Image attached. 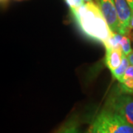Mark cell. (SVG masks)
I'll list each match as a JSON object with an SVG mask.
<instances>
[{"label":"cell","instance_id":"obj_6","mask_svg":"<svg viewBox=\"0 0 133 133\" xmlns=\"http://www.w3.org/2000/svg\"><path fill=\"white\" fill-rule=\"evenodd\" d=\"M122 58L123 52L121 49H106L105 63L111 71H113L120 66L122 62Z\"/></svg>","mask_w":133,"mask_h":133},{"label":"cell","instance_id":"obj_3","mask_svg":"<svg viewBox=\"0 0 133 133\" xmlns=\"http://www.w3.org/2000/svg\"><path fill=\"white\" fill-rule=\"evenodd\" d=\"M108 133H133V126L120 115L104 108L98 115Z\"/></svg>","mask_w":133,"mask_h":133},{"label":"cell","instance_id":"obj_9","mask_svg":"<svg viewBox=\"0 0 133 133\" xmlns=\"http://www.w3.org/2000/svg\"><path fill=\"white\" fill-rule=\"evenodd\" d=\"M123 35L118 33L112 32L109 38L106 41V42L104 44L106 49L109 48H114V49H121L120 42L122 38Z\"/></svg>","mask_w":133,"mask_h":133},{"label":"cell","instance_id":"obj_19","mask_svg":"<svg viewBox=\"0 0 133 133\" xmlns=\"http://www.w3.org/2000/svg\"><path fill=\"white\" fill-rule=\"evenodd\" d=\"M95 2L96 3H98V5H99V2H100V0H95Z\"/></svg>","mask_w":133,"mask_h":133},{"label":"cell","instance_id":"obj_8","mask_svg":"<svg viewBox=\"0 0 133 133\" xmlns=\"http://www.w3.org/2000/svg\"><path fill=\"white\" fill-rule=\"evenodd\" d=\"M57 133H79V123L76 117L67 121Z\"/></svg>","mask_w":133,"mask_h":133},{"label":"cell","instance_id":"obj_16","mask_svg":"<svg viewBox=\"0 0 133 133\" xmlns=\"http://www.w3.org/2000/svg\"><path fill=\"white\" fill-rule=\"evenodd\" d=\"M127 58H128V59H129V61L130 64L133 66V50H132V52H130L128 56H127Z\"/></svg>","mask_w":133,"mask_h":133},{"label":"cell","instance_id":"obj_17","mask_svg":"<svg viewBox=\"0 0 133 133\" xmlns=\"http://www.w3.org/2000/svg\"><path fill=\"white\" fill-rule=\"evenodd\" d=\"M127 2V3L129 5L130 8H131V10H132V14L133 13V0H126Z\"/></svg>","mask_w":133,"mask_h":133},{"label":"cell","instance_id":"obj_1","mask_svg":"<svg viewBox=\"0 0 133 133\" xmlns=\"http://www.w3.org/2000/svg\"><path fill=\"white\" fill-rule=\"evenodd\" d=\"M71 12L81 32L91 39L104 44L112 33L99 5L95 2H86Z\"/></svg>","mask_w":133,"mask_h":133},{"label":"cell","instance_id":"obj_14","mask_svg":"<svg viewBox=\"0 0 133 133\" xmlns=\"http://www.w3.org/2000/svg\"><path fill=\"white\" fill-rule=\"evenodd\" d=\"M126 36L129 37L130 38V40L133 42V13L132 14V16H131L130 22L129 24L128 30H127V33Z\"/></svg>","mask_w":133,"mask_h":133},{"label":"cell","instance_id":"obj_4","mask_svg":"<svg viewBox=\"0 0 133 133\" xmlns=\"http://www.w3.org/2000/svg\"><path fill=\"white\" fill-rule=\"evenodd\" d=\"M114 3L118 21V33L126 36L132 16V10L126 0H114Z\"/></svg>","mask_w":133,"mask_h":133},{"label":"cell","instance_id":"obj_12","mask_svg":"<svg viewBox=\"0 0 133 133\" xmlns=\"http://www.w3.org/2000/svg\"><path fill=\"white\" fill-rule=\"evenodd\" d=\"M91 133H108L107 129L105 128L104 125L102 123L101 120L98 116L96 118L95 121L92 124Z\"/></svg>","mask_w":133,"mask_h":133},{"label":"cell","instance_id":"obj_5","mask_svg":"<svg viewBox=\"0 0 133 133\" xmlns=\"http://www.w3.org/2000/svg\"><path fill=\"white\" fill-rule=\"evenodd\" d=\"M99 7L111 30L118 32V21L114 0H100Z\"/></svg>","mask_w":133,"mask_h":133},{"label":"cell","instance_id":"obj_15","mask_svg":"<svg viewBox=\"0 0 133 133\" xmlns=\"http://www.w3.org/2000/svg\"><path fill=\"white\" fill-rule=\"evenodd\" d=\"M124 78H130L133 80V66L132 65H129V67L127 68V70L125 72L124 74Z\"/></svg>","mask_w":133,"mask_h":133},{"label":"cell","instance_id":"obj_11","mask_svg":"<svg viewBox=\"0 0 133 133\" xmlns=\"http://www.w3.org/2000/svg\"><path fill=\"white\" fill-rule=\"evenodd\" d=\"M120 45H121V49L122 50L123 54L127 56L132 50V48H131V40H130V38L126 36H122V38L120 42Z\"/></svg>","mask_w":133,"mask_h":133},{"label":"cell","instance_id":"obj_13","mask_svg":"<svg viewBox=\"0 0 133 133\" xmlns=\"http://www.w3.org/2000/svg\"><path fill=\"white\" fill-rule=\"evenodd\" d=\"M66 4L69 5L70 10L80 8L86 2L84 0H65Z\"/></svg>","mask_w":133,"mask_h":133},{"label":"cell","instance_id":"obj_7","mask_svg":"<svg viewBox=\"0 0 133 133\" xmlns=\"http://www.w3.org/2000/svg\"><path fill=\"white\" fill-rule=\"evenodd\" d=\"M129 65H130V63H129L128 58L127 56L123 54L122 62H121V64H120V66L113 71H111L113 77L115 78H116L119 82H122L123 79H124L125 72L127 70Z\"/></svg>","mask_w":133,"mask_h":133},{"label":"cell","instance_id":"obj_18","mask_svg":"<svg viewBox=\"0 0 133 133\" xmlns=\"http://www.w3.org/2000/svg\"><path fill=\"white\" fill-rule=\"evenodd\" d=\"M85 2H94L93 0H84Z\"/></svg>","mask_w":133,"mask_h":133},{"label":"cell","instance_id":"obj_2","mask_svg":"<svg viewBox=\"0 0 133 133\" xmlns=\"http://www.w3.org/2000/svg\"><path fill=\"white\" fill-rule=\"evenodd\" d=\"M105 108L114 111L133 126V95L117 92L108 98Z\"/></svg>","mask_w":133,"mask_h":133},{"label":"cell","instance_id":"obj_10","mask_svg":"<svg viewBox=\"0 0 133 133\" xmlns=\"http://www.w3.org/2000/svg\"><path fill=\"white\" fill-rule=\"evenodd\" d=\"M121 93L133 95V80L130 78H124L122 82L119 83V91Z\"/></svg>","mask_w":133,"mask_h":133}]
</instances>
